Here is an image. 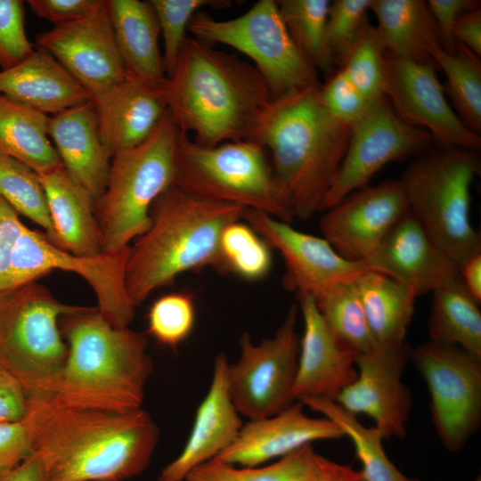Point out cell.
Masks as SVG:
<instances>
[{
	"label": "cell",
	"instance_id": "1",
	"mask_svg": "<svg viewBox=\"0 0 481 481\" xmlns=\"http://www.w3.org/2000/svg\"><path fill=\"white\" fill-rule=\"evenodd\" d=\"M31 452L46 481H123L148 467L159 439L142 408L117 412L64 406L46 396L29 397L24 419Z\"/></svg>",
	"mask_w": 481,
	"mask_h": 481
},
{
	"label": "cell",
	"instance_id": "2",
	"mask_svg": "<svg viewBox=\"0 0 481 481\" xmlns=\"http://www.w3.org/2000/svg\"><path fill=\"white\" fill-rule=\"evenodd\" d=\"M163 90L178 127L205 146L253 141L272 101L253 64L193 37L185 39Z\"/></svg>",
	"mask_w": 481,
	"mask_h": 481
},
{
	"label": "cell",
	"instance_id": "3",
	"mask_svg": "<svg viewBox=\"0 0 481 481\" xmlns=\"http://www.w3.org/2000/svg\"><path fill=\"white\" fill-rule=\"evenodd\" d=\"M320 86L317 83L273 99L253 140L269 151L278 183L300 220L321 211L352 133L323 106Z\"/></svg>",
	"mask_w": 481,
	"mask_h": 481
},
{
	"label": "cell",
	"instance_id": "4",
	"mask_svg": "<svg viewBox=\"0 0 481 481\" xmlns=\"http://www.w3.org/2000/svg\"><path fill=\"white\" fill-rule=\"evenodd\" d=\"M59 325L68 355L46 397L70 407L140 409L152 371L146 335L113 327L97 307L80 306L62 315Z\"/></svg>",
	"mask_w": 481,
	"mask_h": 481
},
{
	"label": "cell",
	"instance_id": "5",
	"mask_svg": "<svg viewBox=\"0 0 481 481\" xmlns=\"http://www.w3.org/2000/svg\"><path fill=\"white\" fill-rule=\"evenodd\" d=\"M245 209L175 185L165 190L151 205L149 229L129 247L125 278L134 306L183 273L208 266L221 271L222 233L242 218Z\"/></svg>",
	"mask_w": 481,
	"mask_h": 481
},
{
	"label": "cell",
	"instance_id": "6",
	"mask_svg": "<svg viewBox=\"0 0 481 481\" xmlns=\"http://www.w3.org/2000/svg\"><path fill=\"white\" fill-rule=\"evenodd\" d=\"M181 133L167 110L146 140L112 156L106 189L94 203L103 254L126 249L149 229L151 205L174 185Z\"/></svg>",
	"mask_w": 481,
	"mask_h": 481
},
{
	"label": "cell",
	"instance_id": "7",
	"mask_svg": "<svg viewBox=\"0 0 481 481\" xmlns=\"http://www.w3.org/2000/svg\"><path fill=\"white\" fill-rule=\"evenodd\" d=\"M480 172L477 151L440 147L415 159L398 179L408 210L459 266L481 253L471 222V186Z\"/></svg>",
	"mask_w": 481,
	"mask_h": 481
},
{
	"label": "cell",
	"instance_id": "8",
	"mask_svg": "<svg viewBox=\"0 0 481 481\" xmlns=\"http://www.w3.org/2000/svg\"><path fill=\"white\" fill-rule=\"evenodd\" d=\"M174 185L199 198L259 210L285 223L295 219L266 150L253 141L205 146L182 131Z\"/></svg>",
	"mask_w": 481,
	"mask_h": 481
},
{
	"label": "cell",
	"instance_id": "9",
	"mask_svg": "<svg viewBox=\"0 0 481 481\" xmlns=\"http://www.w3.org/2000/svg\"><path fill=\"white\" fill-rule=\"evenodd\" d=\"M79 307L37 281L0 290V366L29 397L50 395L68 355L60 319Z\"/></svg>",
	"mask_w": 481,
	"mask_h": 481
},
{
	"label": "cell",
	"instance_id": "10",
	"mask_svg": "<svg viewBox=\"0 0 481 481\" xmlns=\"http://www.w3.org/2000/svg\"><path fill=\"white\" fill-rule=\"evenodd\" d=\"M188 31L208 44H222L247 55L265 79L272 100L319 83L317 70L294 44L277 1L259 0L242 15L226 20L204 11Z\"/></svg>",
	"mask_w": 481,
	"mask_h": 481
},
{
	"label": "cell",
	"instance_id": "11",
	"mask_svg": "<svg viewBox=\"0 0 481 481\" xmlns=\"http://www.w3.org/2000/svg\"><path fill=\"white\" fill-rule=\"evenodd\" d=\"M410 357L428 389L442 444L450 452L462 450L481 422V357L431 340L410 351Z\"/></svg>",
	"mask_w": 481,
	"mask_h": 481
},
{
	"label": "cell",
	"instance_id": "12",
	"mask_svg": "<svg viewBox=\"0 0 481 481\" xmlns=\"http://www.w3.org/2000/svg\"><path fill=\"white\" fill-rule=\"evenodd\" d=\"M298 306H290L275 334L254 344L249 333L239 341L240 355L228 367V389L240 415L249 420L277 414L295 402L300 338Z\"/></svg>",
	"mask_w": 481,
	"mask_h": 481
},
{
	"label": "cell",
	"instance_id": "13",
	"mask_svg": "<svg viewBox=\"0 0 481 481\" xmlns=\"http://www.w3.org/2000/svg\"><path fill=\"white\" fill-rule=\"evenodd\" d=\"M431 141L430 134L425 129L401 119L384 97L352 127L346 154L322 200L321 211L367 186L387 164L421 152Z\"/></svg>",
	"mask_w": 481,
	"mask_h": 481
},
{
	"label": "cell",
	"instance_id": "14",
	"mask_svg": "<svg viewBox=\"0 0 481 481\" xmlns=\"http://www.w3.org/2000/svg\"><path fill=\"white\" fill-rule=\"evenodd\" d=\"M444 91L433 61L416 62L386 53L383 92L395 114L412 126L426 128L440 147L477 151L480 135L464 125Z\"/></svg>",
	"mask_w": 481,
	"mask_h": 481
},
{
	"label": "cell",
	"instance_id": "15",
	"mask_svg": "<svg viewBox=\"0 0 481 481\" xmlns=\"http://www.w3.org/2000/svg\"><path fill=\"white\" fill-rule=\"evenodd\" d=\"M242 218L280 253L286 267L282 284L298 297L316 300L331 288L372 270L365 261L342 257L323 237L298 231L262 211L246 208Z\"/></svg>",
	"mask_w": 481,
	"mask_h": 481
},
{
	"label": "cell",
	"instance_id": "16",
	"mask_svg": "<svg viewBox=\"0 0 481 481\" xmlns=\"http://www.w3.org/2000/svg\"><path fill=\"white\" fill-rule=\"evenodd\" d=\"M36 46L53 55L96 100L128 77L119 54L107 0L80 20L38 33Z\"/></svg>",
	"mask_w": 481,
	"mask_h": 481
},
{
	"label": "cell",
	"instance_id": "17",
	"mask_svg": "<svg viewBox=\"0 0 481 481\" xmlns=\"http://www.w3.org/2000/svg\"><path fill=\"white\" fill-rule=\"evenodd\" d=\"M409 357L405 342L357 354V376L335 402L355 417H370L385 438L404 436L412 397L402 376Z\"/></svg>",
	"mask_w": 481,
	"mask_h": 481
},
{
	"label": "cell",
	"instance_id": "18",
	"mask_svg": "<svg viewBox=\"0 0 481 481\" xmlns=\"http://www.w3.org/2000/svg\"><path fill=\"white\" fill-rule=\"evenodd\" d=\"M408 210L399 180L361 188L324 211L323 238L346 259L366 261Z\"/></svg>",
	"mask_w": 481,
	"mask_h": 481
},
{
	"label": "cell",
	"instance_id": "19",
	"mask_svg": "<svg viewBox=\"0 0 481 481\" xmlns=\"http://www.w3.org/2000/svg\"><path fill=\"white\" fill-rule=\"evenodd\" d=\"M365 262L373 271L402 284L416 298L461 281L459 266L432 240L409 210Z\"/></svg>",
	"mask_w": 481,
	"mask_h": 481
},
{
	"label": "cell",
	"instance_id": "20",
	"mask_svg": "<svg viewBox=\"0 0 481 481\" xmlns=\"http://www.w3.org/2000/svg\"><path fill=\"white\" fill-rule=\"evenodd\" d=\"M298 306L304 330L299 342L294 397L298 401L307 397L335 401L357 376V353L334 334L312 297H298Z\"/></svg>",
	"mask_w": 481,
	"mask_h": 481
},
{
	"label": "cell",
	"instance_id": "21",
	"mask_svg": "<svg viewBox=\"0 0 481 481\" xmlns=\"http://www.w3.org/2000/svg\"><path fill=\"white\" fill-rule=\"evenodd\" d=\"M298 401L270 417L243 424L234 442L215 459L240 467H256L281 459L321 440L344 436L327 418H312Z\"/></svg>",
	"mask_w": 481,
	"mask_h": 481
},
{
	"label": "cell",
	"instance_id": "22",
	"mask_svg": "<svg viewBox=\"0 0 481 481\" xmlns=\"http://www.w3.org/2000/svg\"><path fill=\"white\" fill-rule=\"evenodd\" d=\"M228 367L226 355H217L209 388L196 411L186 444L158 481H183L192 469L217 457L237 438L243 423L229 394Z\"/></svg>",
	"mask_w": 481,
	"mask_h": 481
},
{
	"label": "cell",
	"instance_id": "23",
	"mask_svg": "<svg viewBox=\"0 0 481 481\" xmlns=\"http://www.w3.org/2000/svg\"><path fill=\"white\" fill-rule=\"evenodd\" d=\"M48 135L68 175L96 201L106 189L111 157L101 138L93 100L49 117Z\"/></svg>",
	"mask_w": 481,
	"mask_h": 481
},
{
	"label": "cell",
	"instance_id": "24",
	"mask_svg": "<svg viewBox=\"0 0 481 481\" xmlns=\"http://www.w3.org/2000/svg\"><path fill=\"white\" fill-rule=\"evenodd\" d=\"M93 102L101 138L111 158L146 140L168 110L163 86L130 77Z\"/></svg>",
	"mask_w": 481,
	"mask_h": 481
},
{
	"label": "cell",
	"instance_id": "25",
	"mask_svg": "<svg viewBox=\"0 0 481 481\" xmlns=\"http://www.w3.org/2000/svg\"><path fill=\"white\" fill-rule=\"evenodd\" d=\"M0 94L46 115L92 100L53 55L37 46L18 64L0 71Z\"/></svg>",
	"mask_w": 481,
	"mask_h": 481
},
{
	"label": "cell",
	"instance_id": "26",
	"mask_svg": "<svg viewBox=\"0 0 481 481\" xmlns=\"http://www.w3.org/2000/svg\"><path fill=\"white\" fill-rule=\"evenodd\" d=\"M39 176L53 226L49 240L75 257L92 258L102 255L94 200L70 178L63 167Z\"/></svg>",
	"mask_w": 481,
	"mask_h": 481
},
{
	"label": "cell",
	"instance_id": "27",
	"mask_svg": "<svg viewBox=\"0 0 481 481\" xmlns=\"http://www.w3.org/2000/svg\"><path fill=\"white\" fill-rule=\"evenodd\" d=\"M107 7L127 77L163 86L167 73L159 46L160 29L151 2L107 0Z\"/></svg>",
	"mask_w": 481,
	"mask_h": 481
},
{
	"label": "cell",
	"instance_id": "28",
	"mask_svg": "<svg viewBox=\"0 0 481 481\" xmlns=\"http://www.w3.org/2000/svg\"><path fill=\"white\" fill-rule=\"evenodd\" d=\"M370 11L386 53L416 62L433 61L429 51L440 42L427 1L371 0Z\"/></svg>",
	"mask_w": 481,
	"mask_h": 481
},
{
	"label": "cell",
	"instance_id": "29",
	"mask_svg": "<svg viewBox=\"0 0 481 481\" xmlns=\"http://www.w3.org/2000/svg\"><path fill=\"white\" fill-rule=\"evenodd\" d=\"M49 116L0 94V151L38 175L62 163L48 135Z\"/></svg>",
	"mask_w": 481,
	"mask_h": 481
},
{
	"label": "cell",
	"instance_id": "30",
	"mask_svg": "<svg viewBox=\"0 0 481 481\" xmlns=\"http://www.w3.org/2000/svg\"><path fill=\"white\" fill-rule=\"evenodd\" d=\"M356 285L376 344L404 343L417 298L391 277L373 270L360 275Z\"/></svg>",
	"mask_w": 481,
	"mask_h": 481
},
{
	"label": "cell",
	"instance_id": "31",
	"mask_svg": "<svg viewBox=\"0 0 481 481\" xmlns=\"http://www.w3.org/2000/svg\"><path fill=\"white\" fill-rule=\"evenodd\" d=\"M428 323L429 340L458 346L481 357L480 303L466 290L461 281L432 291Z\"/></svg>",
	"mask_w": 481,
	"mask_h": 481
},
{
	"label": "cell",
	"instance_id": "32",
	"mask_svg": "<svg viewBox=\"0 0 481 481\" xmlns=\"http://www.w3.org/2000/svg\"><path fill=\"white\" fill-rule=\"evenodd\" d=\"M45 254L44 236L26 226L0 196V290L32 281Z\"/></svg>",
	"mask_w": 481,
	"mask_h": 481
},
{
	"label": "cell",
	"instance_id": "33",
	"mask_svg": "<svg viewBox=\"0 0 481 481\" xmlns=\"http://www.w3.org/2000/svg\"><path fill=\"white\" fill-rule=\"evenodd\" d=\"M299 402L336 423L351 440L365 481H419L404 475L390 461L383 447L385 437L374 426L363 425L332 400L307 397Z\"/></svg>",
	"mask_w": 481,
	"mask_h": 481
},
{
	"label": "cell",
	"instance_id": "34",
	"mask_svg": "<svg viewBox=\"0 0 481 481\" xmlns=\"http://www.w3.org/2000/svg\"><path fill=\"white\" fill-rule=\"evenodd\" d=\"M318 453L306 445L274 462L240 467L217 459L192 469L183 481H316Z\"/></svg>",
	"mask_w": 481,
	"mask_h": 481
},
{
	"label": "cell",
	"instance_id": "35",
	"mask_svg": "<svg viewBox=\"0 0 481 481\" xmlns=\"http://www.w3.org/2000/svg\"><path fill=\"white\" fill-rule=\"evenodd\" d=\"M429 55L446 77L447 92L457 115L472 132L481 134V61L479 56L456 42L452 53L434 45Z\"/></svg>",
	"mask_w": 481,
	"mask_h": 481
},
{
	"label": "cell",
	"instance_id": "36",
	"mask_svg": "<svg viewBox=\"0 0 481 481\" xmlns=\"http://www.w3.org/2000/svg\"><path fill=\"white\" fill-rule=\"evenodd\" d=\"M281 19L294 44L315 68L332 74L337 65L326 42L329 0L277 1Z\"/></svg>",
	"mask_w": 481,
	"mask_h": 481
},
{
	"label": "cell",
	"instance_id": "37",
	"mask_svg": "<svg viewBox=\"0 0 481 481\" xmlns=\"http://www.w3.org/2000/svg\"><path fill=\"white\" fill-rule=\"evenodd\" d=\"M328 326L357 354L377 344L360 298L356 280L337 285L315 300Z\"/></svg>",
	"mask_w": 481,
	"mask_h": 481
},
{
	"label": "cell",
	"instance_id": "38",
	"mask_svg": "<svg viewBox=\"0 0 481 481\" xmlns=\"http://www.w3.org/2000/svg\"><path fill=\"white\" fill-rule=\"evenodd\" d=\"M0 196L19 214L40 225L48 240L53 226L39 175L0 151Z\"/></svg>",
	"mask_w": 481,
	"mask_h": 481
},
{
	"label": "cell",
	"instance_id": "39",
	"mask_svg": "<svg viewBox=\"0 0 481 481\" xmlns=\"http://www.w3.org/2000/svg\"><path fill=\"white\" fill-rule=\"evenodd\" d=\"M220 262L221 271L248 281H260L272 269V249L249 224L239 220L222 233Z\"/></svg>",
	"mask_w": 481,
	"mask_h": 481
},
{
	"label": "cell",
	"instance_id": "40",
	"mask_svg": "<svg viewBox=\"0 0 481 481\" xmlns=\"http://www.w3.org/2000/svg\"><path fill=\"white\" fill-rule=\"evenodd\" d=\"M385 54L386 49L376 26L367 21L339 66L355 87L373 102L385 97Z\"/></svg>",
	"mask_w": 481,
	"mask_h": 481
},
{
	"label": "cell",
	"instance_id": "41",
	"mask_svg": "<svg viewBox=\"0 0 481 481\" xmlns=\"http://www.w3.org/2000/svg\"><path fill=\"white\" fill-rule=\"evenodd\" d=\"M195 319L192 297L183 292L169 293L150 306L148 333L159 344L176 349L192 332Z\"/></svg>",
	"mask_w": 481,
	"mask_h": 481
},
{
	"label": "cell",
	"instance_id": "42",
	"mask_svg": "<svg viewBox=\"0 0 481 481\" xmlns=\"http://www.w3.org/2000/svg\"><path fill=\"white\" fill-rule=\"evenodd\" d=\"M156 13L163 37V60L167 77L176 62L187 38L192 18L205 7H226L230 2L221 0H150Z\"/></svg>",
	"mask_w": 481,
	"mask_h": 481
},
{
	"label": "cell",
	"instance_id": "43",
	"mask_svg": "<svg viewBox=\"0 0 481 481\" xmlns=\"http://www.w3.org/2000/svg\"><path fill=\"white\" fill-rule=\"evenodd\" d=\"M371 0H336L330 2L326 42L337 65L340 66L356 41L364 24Z\"/></svg>",
	"mask_w": 481,
	"mask_h": 481
},
{
	"label": "cell",
	"instance_id": "44",
	"mask_svg": "<svg viewBox=\"0 0 481 481\" xmlns=\"http://www.w3.org/2000/svg\"><path fill=\"white\" fill-rule=\"evenodd\" d=\"M320 98L335 119L350 127L362 120L380 101L373 102L365 97L340 68L330 75L324 85H321Z\"/></svg>",
	"mask_w": 481,
	"mask_h": 481
},
{
	"label": "cell",
	"instance_id": "45",
	"mask_svg": "<svg viewBox=\"0 0 481 481\" xmlns=\"http://www.w3.org/2000/svg\"><path fill=\"white\" fill-rule=\"evenodd\" d=\"M36 47L25 29L24 2L20 0H0V67L8 69L29 54Z\"/></svg>",
	"mask_w": 481,
	"mask_h": 481
},
{
	"label": "cell",
	"instance_id": "46",
	"mask_svg": "<svg viewBox=\"0 0 481 481\" xmlns=\"http://www.w3.org/2000/svg\"><path fill=\"white\" fill-rule=\"evenodd\" d=\"M31 453L25 420L0 421V475L20 464Z\"/></svg>",
	"mask_w": 481,
	"mask_h": 481
},
{
	"label": "cell",
	"instance_id": "47",
	"mask_svg": "<svg viewBox=\"0 0 481 481\" xmlns=\"http://www.w3.org/2000/svg\"><path fill=\"white\" fill-rule=\"evenodd\" d=\"M103 0H29L31 11L54 26L69 23L94 12Z\"/></svg>",
	"mask_w": 481,
	"mask_h": 481
},
{
	"label": "cell",
	"instance_id": "48",
	"mask_svg": "<svg viewBox=\"0 0 481 481\" xmlns=\"http://www.w3.org/2000/svg\"><path fill=\"white\" fill-rule=\"evenodd\" d=\"M429 11L436 22L441 48L447 53L455 50L453 26L464 12L479 8L477 0H428Z\"/></svg>",
	"mask_w": 481,
	"mask_h": 481
},
{
	"label": "cell",
	"instance_id": "49",
	"mask_svg": "<svg viewBox=\"0 0 481 481\" xmlns=\"http://www.w3.org/2000/svg\"><path fill=\"white\" fill-rule=\"evenodd\" d=\"M29 396L20 383L0 366V421H20L27 415Z\"/></svg>",
	"mask_w": 481,
	"mask_h": 481
},
{
	"label": "cell",
	"instance_id": "50",
	"mask_svg": "<svg viewBox=\"0 0 481 481\" xmlns=\"http://www.w3.org/2000/svg\"><path fill=\"white\" fill-rule=\"evenodd\" d=\"M453 37L480 57L481 55V10H469L461 13L454 26Z\"/></svg>",
	"mask_w": 481,
	"mask_h": 481
},
{
	"label": "cell",
	"instance_id": "51",
	"mask_svg": "<svg viewBox=\"0 0 481 481\" xmlns=\"http://www.w3.org/2000/svg\"><path fill=\"white\" fill-rule=\"evenodd\" d=\"M319 473L316 481H365L360 470L318 454Z\"/></svg>",
	"mask_w": 481,
	"mask_h": 481
},
{
	"label": "cell",
	"instance_id": "52",
	"mask_svg": "<svg viewBox=\"0 0 481 481\" xmlns=\"http://www.w3.org/2000/svg\"><path fill=\"white\" fill-rule=\"evenodd\" d=\"M0 481H46L42 462L30 453L20 464L0 475Z\"/></svg>",
	"mask_w": 481,
	"mask_h": 481
},
{
	"label": "cell",
	"instance_id": "53",
	"mask_svg": "<svg viewBox=\"0 0 481 481\" xmlns=\"http://www.w3.org/2000/svg\"><path fill=\"white\" fill-rule=\"evenodd\" d=\"M462 284L469 295L481 301V253L469 258L460 266Z\"/></svg>",
	"mask_w": 481,
	"mask_h": 481
},
{
	"label": "cell",
	"instance_id": "54",
	"mask_svg": "<svg viewBox=\"0 0 481 481\" xmlns=\"http://www.w3.org/2000/svg\"><path fill=\"white\" fill-rule=\"evenodd\" d=\"M474 481H481L480 477H477Z\"/></svg>",
	"mask_w": 481,
	"mask_h": 481
}]
</instances>
